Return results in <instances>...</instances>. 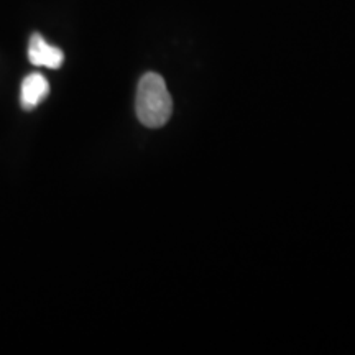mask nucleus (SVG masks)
Here are the masks:
<instances>
[{
    "label": "nucleus",
    "instance_id": "nucleus-1",
    "mask_svg": "<svg viewBox=\"0 0 355 355\" xmlns=\"http://www.w3.org/2000/svg\"><path fill=\"white\" fill-rule=\"evenodd\" d=\"M135 109L139 121L145 127L158 128L170 121L173 101L165 79L157 73H146L141 76L137 87Z\"/></svg>",
    "mask_w": 355,
    "mask_h": 355
},
{
    "label": "nucleus",
    "instance_id": "nucleus-2",
    "mask_svg": "<svg viewBox=\"0 0 355 355\" xmlns=\"http://www.w3.org/2000/svg\"><path fill=\"white\" fill-rule=\"evenodd\" d=\"M28 58L32 64L43 66V68L50 69H58L64 61L63 51L60 48L48 44L40 33H35L30 38Z\"/></svg>",
    "mask_w": 355,
    "mask_h": 355
},
{
    "label": "nucleus",
    "instance_id": "nucleus-3",
    "mask_svg": "<svg viewBox=\"0 0 355 355\" xmlns=\"http://www.w3.org/2000/svg\"><path fill=\"white\" fill-rule=\"evenodd\" d=\"M50 92V84H48L46 78L40 73L28 74L21 83V94L20 102L21 107L25 110H32L37 107L40 102L44 101V97Z\"/></svg>",
    "mask_w": 355,
    "mask_h": 355
}]
</instances>
